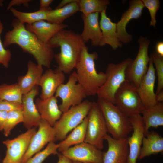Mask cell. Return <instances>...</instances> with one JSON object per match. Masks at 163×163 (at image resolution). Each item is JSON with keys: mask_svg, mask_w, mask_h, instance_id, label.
<instances>
[{"mask_svg": "<svg viewBox=\"0 0 163 163\" xmlns=\"http://www.w3.org/2000/svg\"><path fill=\"white\" fill-rule=\"evenodd\" d=\"M12 26V29L5 35L3 43L4 47L17 44L23 51L32 55L37 64L49 68L55 54L49 44L40 41L16 18L13 20Z\"/></svg>", "mask_w": 163, "mask_h": 163, "instance_id": "1", "label": "cell"}, {"mask_svg": "<svg viewBox=\"0 0 163 163\" xmlns=\"http://www.w3.org/2000/svg\"><path fill=\"white\" fill-rule=\"evenodd\" d=\"M48 43L53 49L60 47V53L54 56L57 64L56 69L65 74L70 73L75 68L85 45L80 34L65 29L58 32Z\"/></svg>", "mask_w": 163, "mask_h": 163, "instance_id": "2", "label": "cell"}, {"mask_svg": "<svg viewBox=\"0 0 163 163\" xmlns=\"http://www.w3.org/2000/svg\"><path fill=\"white\" fill-rule=\"evenodd\" d=\"M98 58L96 52L89 53L85 45L75 68L78 83L84 88L87 96L97 95L106 79L105 73H98L96 70L95 61Z\"/></svg>", "mask_w": 163, "mask_h": 163, "instance_id": "3", "label": "cell"}, {"mask_svg": "<svg viewBox=\"0 0 163 163\" xmlns=\"http://www.w3.org/2000/svg\"><path fill=\"white\" fill-rule=\"evenodd\" d=\"M97 102L103 116L107 132L115 139L127 138L133 130L129 117L109 101L98 98Z\"/></svg>", "mask_w": 163, "mask_h": 163, "instance_id": "4", "label": "cell"}, {"mask_svg": "<svg viewBox=\"0 0 163 163\" xmlns=\"http://www.w3.org/2000/svg\"><path fill=\"white\" fill-rule=\"evenodd\" d=\"M92 102L88 100L72 107L62 113L60 118L53 126L56 140L62 141L69 132L79 125L87 116Z\"/></svg>", "mask_w": 163, "mask_h": 163, "instance_id": "5", "label": "cell"}, {"mask_svg": "<svg viewBox=\"0 0 163 163\" xmlns=\"http://www.w3.org/2000/svg\"><path fill=\"white\" fill-rule=\"evenodd\" d=\"M132 60L128 58L118 63L108 64L105 72L107 75L106 80L97 94L98 98L106 100L115 104V93L126 80V69Z\"/></svg>", "mask_w": 163, "mask_h": 163, "instance_id": "6", "label": "cell"}, {"mask_svg": "<svg viewBox=\"0 0 163 163\" xmlns=\"http://www.w3.org/2000/svg\"><path fill=\"white\" fill-rule=\"evenodd\" d=\"M115 104L129 117L141 114L145 107L134 85L126 80L117 91Z\"/></svg>", "mask_w": 163, "mask_h": 163, "instance_id": "7", "label": "cell"}, {"mask_svg": "<svg viewBox=\"0 0 163 163\" xmlns=\"http://www.w3.org/2000/svg\"><path fill=\"white\" fill-rule=\"evenodd\" d=\"M87 124L84 142L101 150L107 131L102 112L97 102H92L87 116Z\"/></svg>", "mask_w": 163, "mask_h": 163, "instance_id": "8", "label": "cell"}, {"mask_svg": "<svg viewBox=\"0 0 163 163\" xmlns=\"http://www.w3.org/2000/svg\"><path fill=\"white\" fill-rule=\"evenodd\" d=\"M77 82L76 72H73L70 75L68 82L60 85L56 91L55 96L61 99L59 107L62 113L72 107L81 104L87 96L84 88Z\"/></svg>", "mask_w": 163, "mask_h": 163, "instance_id": "9", "label": "cell"}, {"mask_svg": "<svg viewBox=\"0 0 163 163\" xmlns=\"http://www.w3.org/2000/svg\"><path fill=\"white\" fill-rule=\"evenodd\" d=\"M138 42L139 48L137 55L129 63L126 71V80L137 88L147 72L150 59L148 54L149 40L147 37L141 36Z\"/></svg>", "mask_w": 163, "mask_h": 163, "instance_id": "10", "label": "cell"}, {"mask_svg": "<svg viewBox=\"0 0 163 163\" xmlns=\"http://www.w3.org/2000/svg\"><path fill=\"white\" fill-rule=\"evenodd\" d=\"M36 131V128L33 127L13 139L3 141L7 150L2 163H21L31 139Z\"/></svg>", "mask_w": 163, "mask_h": 163, "instance_id": "11", "label": "cell"}, {"mask_svg": "<svg viewBox=\"0 0 163 163\" xmlns=\"http://www.w3.org/2000/svg\"><path fill=\"white\" fill-rule=\"evenodd\" d=\"M38 126V129L32 137L21 163H25L33 155L40 151L46 144L56 141L54 128L46 121L41 119Z\"/></svg>", "mask_w": 163, "mask_h": 163, "instance_id": "12", "label": "cell"}, {"mask_svg": "<svg viewBox=\"0 0 163 163\" xmlns=\"http://www.w3.org/2000/svg\"><path fill=\"white\" fill-rule=\"evenodd\" d=\"M72 161L83 163H103L104 152L94 145L83 142L60 152Z\"/></svg>", "mask_w": 163, "mask_h": 163, "instance_id": "13", "label": "cell"}, {"mask_svg": "<svg viewBox=\"0 0 163 163\" xmlns=\"http://www.w3.org/2000/svg\"><path fill=\"white\" fill-rule=\"evenodd\" d=\"M145 7L142 0H132L129 1V7L122 15L120 19L117 23V33L119 41L127 44L132 40V36L126 30V26L130 20L137 19L142 14Z\"/></svg>", "mask_w": 163, "mask_h": 163, "instance_id": "14", "label": "cell"}, {"mask_svg": "<svg viewBox=\"0 0 163 163\" xmlns=\"http://www.w3.org/2000/svg\"><path fill=\"white\" fill-rule=\"evenodd\" d=\"M129 118L133 133L131 136L127 138L129 153L126 163H136L145 136L144 124L141 114Z\"/></svg>", "mask_w": 163, "mask_h": 163, "instance_id": "15", "label": "cell"}, {"mask_svg": "<svg viewBox=\"0 0 163 163\" xmlns=\"http://www.w3.org/2000/svg\"><path fill=\"white\" fill-rule=\"evenodd\" d=\"M150 57L147 72L137 88L138 94L145 108L157 102L154 90L156 79L155 70L152 59Z\"/></svg>", "mask_w": 163, "mask_h": 163, "instance_id": "16", "label": "cell"}, {"mask_svg": "<svg viewBox=\"0 0 163 163\" xmlns=\"http://www.w3.org/2000/svg\"><path fill=\"white\" fill-rule=\"evenodd\" d=\"M104 139L108 148L104 152L103 163H126L129 153L127 138L115 139L107 134Z\"/></svg>", "mask_w": 163, "mask_h": 163, "instance_id": "17", "label": "cell"}, {"mask_svg": "<svg viewBox=\"0 0 163 163\" xmlns=\"http://www.w3.org/2000/svg\"><path fill=\"white\" fill-rule=\"evenodd\" d=\"M39 91L38 86L36 85L29 92L23 95V123L28 129L38 126L41 119L34 101V99L38 94Z\"/></svg>", "mask_w": 163, "mask_h": 163, "instance_id": "18", "label": "cell"}, {"mask_svg": "<svg viewBox=\"0 0 163 163\" xmlns=\"http://www.w3.org/2000/svg\"><path fill=\"white\" fill-rule=\"evenodd\" d=\"M65 80V74L56 69L46 70L42 75L37 85L41 88L40 98L45 99L54 96V94Z\"/></svg>", "mask_w": 163, "mask_h": 163, "instance_id": "19", "label": "cell"}, {"mask_svg": "<svg viewBox=\"0 0 163 163\" xmlns=\"http://www.w3.org/2000/svg\"><path fill=\"white\" fill-rule=\"evenodd\" d=\"M35 103L41 119L53 127L62 113L58 106L57 98L54 95L44 100L38 98Z\"/></svg>", "mask_w": 163, "mask_h": 163, "instance_id": "20", "label": "cell"}, {"mask_svg": "<svg viewBox=\"0 0 163 163\" xmlns=\"http://www.w3.org/2000/svg\"><path fill=\"white\" fill-rule=\"evenodd\" d=\"M99 13H94L86 16L82 15L84 27L81 37L85 43L90 40L91 45L95 46H99L102 37Z\"/></svg>", "mask_w": 163, "mask_h": 163, "instance_id": "21", "label": "cell"}, {"mask_svg": "<svg viewBox=\"0 0 163 163\" xmlns=\"http://www.w3.org/2000/svg\"><path fill=\"white\" fill-rule=\"evenodd\" d=\"M106 10L101 12L99 21L102 37L99 46L109 45L114 50L121 47L122 43L118 40L117 33V23L112 22L106 13Z\"/></svg>", "mask_w": 163, "mask_h": 163, "instance_id": "22", "label": "cell"}, {"mask_svg": "<svg viewBox=\"0 0 163 163\" xmlns=\"http://www.w3.org/2000/svg\"><path fill=\"white\" fill-rule=\"evenodd\" d=\"M68 25L56 24L45 20H41L31 24H26L27 30L34 34L42 42L48 43L50 40L58 32L65 29Z\"/></svg>", "mask_w": 163, "mask_h": 163, "instance_id": "23", "label": "cell"}, {"mask_svg": "<svg viewBox=\"0 0 163 163\" xmlns=\"http://www.w3.org/2000/svg\"><path fill=\"white\" fill-rule=\"evenodd\" d=\"M27 67V73L24 75L18 78L17 83L23 95L27 93L35 86L37 85L43 73V66L31 60L28 62Z\"/></svg>", "mask_w": 163, "mask_h": 163, "instance_id": "24", "label": "cell"}, {"mask_svg": "<svg viewBox=\"0 0 163 163\" xmlns=\"http://www.w3.org/2000/svg\"><path fill=\"white\" fill-rule=\"evenodd\" d=\"M144 124L145 136L151 127L163 126V103L157 102L145 108L141 114Z\"/></svg>", "mask_w": 163, "mask_h": 163, "instance_id": "25", "label": "cell"}, {"mask_svg": "<svg viewBox=\"0 0 163 163\" xmlns=\"http://www.w3.org/2000/svg\"><path fill=\"white\" fill-rule=\"evenodd\" d=\"M163 152V138L157 132L152 131L144 136L138 160Z\"/></svg>", "mask_w": 163, "mask_h": 163, "instance_id": "26", "label": "cell"}, {"mask_svg": "<svg viewBox=\"0 0 163 163\" xmlns=\"http://www.w3.org/2000/svg\"><path fill=\"white\" fill-rule=\"evenodd\" d=\"M87 122V116L82 122L73 129L65 139L58 144V152H61L72 145H75L84 142Z\"/></svg>", "mask_w": 163, "mask_h": 163, "instance_id": "27", "label": "cell"}, {"mask_svg": "<svg viewBox=\"0 0 163 163\" xmlns=\"http://www.w3.org/2000/svg\"><path fill=\"white\" fill-rule=\"evenodd\" d=\"M79 0L71 3L61 8L52 9L48 12L46 21L56 24H62L63 21L79 11Z\"/></svg>", "mask_w": 163, "mask_h": 163, "instance_id": "28", "label": "cell"}, {"mask_svg": "<svg viewBox=\"0 0 163 163\" xmlns=\"http://www.w3.org/2000/svg\"><path fill=\"white\" fill-rule=\"evenodd\" d=\"M52 9L49 7L47 8H40L39 10L34 12H25L12 7L9 10L16 19L21 23L31 24L40 21H46L48 13Z\"/></svg>", "mask_w": 163, "mask_h": 163, "instance_id": "29", "label": "cell"}, {"mask_svg": "<svg viewBox=\"0 0 163 163\" xmlns=\"http://www.w3.org/2000/svg\"><path fill=\"white\" fill-rule=\"evenodd\" d=\"M78 3L79 11L86 16L94 13H101L106 10L109 2L108 0H79Z\"/></svg>", "mask_w": 163, "mask_h": 163, "instance_id": "30", "label": "cell"}, {"mask_svg": "<svg viewBox=\"0 0 163 163\" xmlns=\"http://www.w3.org/2000/svg\"><path fill=\"white\" fill-rule=\"evenodd\" d=\"M23 94L17 83L0 85V99L22 104Z\"/></svg>", "mask_w": 163, "mask_h": 163, "instance_id": "31", "label": "cell"}, {"mask_svg": "<svg viewBox=\"0 0 163 163\" xmlns=\"http://www.w3.org/2000/svg\"><path fill=\"white\" fill-rule=\"evenodd\" d=\"M23 112L22 110H14L8 112L3 128L4 134L8 136L12 129L18 124L23 122Z\"/></svg>", "mask_w": 163, "mask_h": 163, "instance_id": "32", "label": "cell"}, {"mask_svg": "<svg viewBox=\"0 0 163 163\" xmlns=\"http://www.w3.org/2000/svg\"><path fill=\"white\" fill-rule=\"evenodd\" d=\"M58 144L54 142L48 143L46 148L41 151L36 153L33 157L30 158L25 163H42L43 161L49 155H58Z\"/></svg>", "mask_w": 163, "mask_h": 163, "instance_id": "33", "label": "cell"}, {"mask_svg": "<svg viewBox=\"0 0 163 163\" xmlns=\"http://www.w3.org/2000/svg\"><path fill=\"white\" fill-rule=\"evenodd\" d=\"M155 68L158 79L156 94L163 89V57L156 53L152 54L150 57Z\"/></svg>", "mask_w": 163, "mask_h": 163, "instance_id": "34", "label": "cell"}, {"mask_svg": "<svg viewBox=\"0 0 163 163\" xmlns=\"http://www.w3.org/2000/svg\"><path fill=\"white\" fill-rule=\"evenodd\" d=\"M145 7L148 9L151 17L150 25L155 27L156 21V13L160 6V2L158 0H142Z\"/></svg>", "mask_w": 163, "mask_h": 163, "instance_id": "35", "label": "cell"}, {"mask_svg": "<svg viewBox=\"0 0 163 163\" xmlns=\"http://www.w3.org/2000/svg\"><path fill=\"white\" fill-rule=\"evenodd\" d=\"M4 28L3 25L0 20V35ZM11 57V53L9 49H5L0 37V64L5 68H8Z\"/></svg>", "mask_w": 163, "mask_h": 163, "instance_id": "36", "label": "cell"}, {"mask_svg": "<svg viewBox=\"0 0 163 163\" xmlns=\"http://www.w3.org/2000/svg\"><path fill=\"white\" fill-rule=\"evenodd\" d=\"M23 109L22 104L9 101L0 99V111L8 112L14 110Z\"/></svg>", "mask_w": 163, "mask_h": 163, "instance_id": "37", "label": "cell"}, {"mask_svg": "<svg viewBox=\"0 0 163 163\" xmlns=\"http://www.w3.org/2000/svg\"><path fill=\"white\" fill-rule=\"evenodd\" d=\"M31 1L30 0H12L8 3L7 10H9L13 6H18L21 5H23L25 7H28V3Z\"/></svg>", "mask_w": 163, "mask_h": 163, "instance_id": "38", "label": "cell"}, {"mask_svg": "<svg viewBox=\"0 0 163 163\" xmlns=\"http://www.w3.org/2000/svg\"><path fill=\"white\" fill-rule=\"evenodd\" d=\"M8 112L6 111H0V131L3 130Z\"/></svg>", "mask_w": 163, "mask_h": 163, "instance_id": "39", "label": "cell"}, {"mask_svg": "<svg viewBox=\"0 0 163 163\" xmlns=\"http://www.w3.org/2000/svg\"><path fill=\"white\" fill-rule=\"evenodd\" d=\"M59 158L57 163H72V161L59 152L58 154Z\"/></svg>", "mask_w": 163, "mask_h": 163, "instance_id": "40", "label": "cell"}, {"mask_svg": "<svg viewBox=\"0 0 163 163\" xmlns=\"http://www.w3.org/2000/svg\"><path fill=\"white\" fill-rule=\"evenodd\" d=\"M156 53L163 57V42L159 41L157 43L155 46Z\"/></svg>", "mask_w": 163, "mask_h": 163, "instance_id": "41", "label": "cell"}, {"mask_svg": "<svg viewBox=\"0 0 163 163\" xmlns=\"http://www.w3.org/2000/svg\"><path fill=\"white\" fill-rule=\"evenodd\" d=\"M53 1V0H40V8H45L49 7V5Z\"/></svg>", "mask_w": 163, "mask_h": 163, "instance_id": "42", "label": "cell"}, {"mask_svg": "<svg viewBox=\"0 0 163 163\" xmlns=\"http://www.w3.org/2000/svg\"><path fill=\"white\" fill-rule=\"evenodd\" d=\"M78 0H62L56 8H58L63 7L72 2H76Z\"/></svg>", "mask_w": 163, "mask_h": 163, "instance_id": "43", "label": "cell"}, {"mask_svg": "<svg viewBox=\"0 0 163 163\" xmlns=\"http://www.w3.org/2000/svg\"><path fill=\"white\" fill-rule=\"evenodd\" d=\"M156 99L157 102H163V90L161 91L158 94H156Z\"/></svg>", "mask_w": 163, "mask_h": 163, "instance_id": "44", "label": "cell"}, {"mask_svg": "<svg viewBox=\"0 0 163 163\" xmlns=\"http://www.w3.org/2000/svg\"><path fill=\"white\" fill-rule=\"evenodd\" d=\"M3 0H0V6H3Z\"/></svg>", "mask_w": 163, "mask_h": 163, "instance_id": "45", "label": "cell"}, {"mask_svg": "<svg viewBox=\"0 0 163 163\" xmlns=\"http://www.w3.org/2000/svg\"><path fill=\"white\" fill-rule=\"evenodd\" d=\"M72 163H83L81 162L76 161H72Z\"/></svg>", "mask_w": 163, "mask_h": 163, "instance_id": "46", "label": "cell"}]
</instances>
